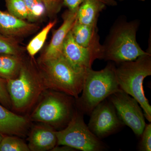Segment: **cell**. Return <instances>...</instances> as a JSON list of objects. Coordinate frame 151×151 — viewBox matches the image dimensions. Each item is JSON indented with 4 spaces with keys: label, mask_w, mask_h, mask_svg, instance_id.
<instances>
[{
    "label": "cell",
    "mask_w": 151,
    "mask_h": 151,
    "mask_svg": "<svg viewBox=\"0 0 151 151\" xmlns=\"http://www.w3.org/2000/svg\"><path fill=\"white\" fill-rule=\"evenodd\" d=\"M140 25L138 20L128 21L120 17L115 21L103 45L102 59L116 64L135 60L147 54L137 40V33Z\"/></svg>",
    "instance_id": "6da1fadb"
},
{
    "label": "cell",
    "mask_w": 151,
    "mask_h": 151,
    "mask_svg": "<svg viewBox=\"0 0 151 151\" xmlns=\"http://www.w3.org/2000/svg\"><path fill=\"white\" fill-rule=\"evenodd\" d=\"M147 54L132 61L119 63L115 66L116 79L122 91L134 98L143 109L145 118L151 122V106L143 88L145 78L151 75V47Z\"/></svg>",
    "instance_id": "7a4b0ae2"
},
{
    "label": "cell",
    "mask_w": 151,
    "mask_h": 151,
    "mask_svg": "<svg viewBox=\"0 0 151 151\" xmlns=\"http://www.w3.org/2000/svg\"><path fill=\"white\" fill-rule=\"evenodd\" d=\"M41 77L45 89L63 92L77 99L83 89L86 72L74 69L62 55L39 63Z\"/></svg>",
    "instance_id": "3957f363"
},
{
    "label": "cell",
    "mask_w": 151,
    "mask_h": 151,
    "mask_svg": "<svg viewBox=\"0 0 151 151\" xmlns=\"http://www.w3.org/2000/svg\"><path fill=\"white\" fill-rule=\"evenodd\" d=\"M115 69V65L109 63L101 70H86L81 95L75 99L76 108L81 113L90 115L99 103L121 90Z\"/></svg>",
    "instance_id": "277c9868"
},
{
    "label": "cell",
    "mask_w": 151,
    "mask_h": 151,
    "mask_svg": "<svg viewBox=\"0 0 151 151\" xmlns=\"http://www.w3.org/2000/svg\"><path fill=\"white\" fill-rule=\"evenodd\" d=\"M12 105L17 111L30 107L45 89L40 72L23 63L15 78L6 80Z\"/></svg>",
    "instance_id": "5b68a950"
},
{
    "label": "cell",
    "mask_w": 151,
    "mask_h": 151,
    "mask_svg": "<svg viewBox=\"0 0 151 151\" xmlns=\"http://www.w3.org/2000/svg\"><path fill=\"white\" fill-rule=\"evenodd\" d=\"M75 98L54 91L46 94L33 112L32 119L52 127L64 129L73 116Z\"/></svg>",
    "instance_id": "8992f818"
},
{
    "label": "cell",
    "mask_w": 151,
    "mask_h": 151,
    "mask_svg": "<svg viewBox=\"0 0 151 151\" xmlns=\"http://www.w3.org/2000/svg\"><path fill=\"white\" fill-rule=\"evenodd\" d=\"M83 114L76 108L67 126L56 131V146L66 145L83 151L106 150L108 146L89 129Z\"/></svg>",
    "instance_id": "52a82bcc"
},
{
    "label": "cell",
    "mask_w": 151,
    "mask_h": 151,
    "mask_svg": "<svg viewBox=\"0 0 151 151\" xmlns=\"http://www.w3.org/2000/svg\"><path fill=\"white\" fill-rule=\"evenodd\" d=\"M108 99L113 103L125 126L140 137L146 124L142 109L137 101L122 90L112 94Z\"/></svg>",
    "instance_id": "ba28073f"
},
{
    "label": "cell",
    "mask_w": 151,
    "mask_h": 151,
    "mask_svg": "<svg viewBox=\"0 0 151 151\" xmlns=\"http://www.w3.org/2000/svg\"><path fill=\"white\" fill-rule=\"evenodd\" d=\"M89 115L87 126L100 139L113 134L125 126L108 98L97 105Z\"/></svg>",
    "instance_id": "9c48e42d"
},
{
    "label": "cell",
    "mask_w": 151,
    "mask_h": 151,
    "mask_svg": "<svg viewBox=\"0 0 151 151\" xmlns=\"http://www.w3.org/2000/svg\"><path fill=\"white\" fill-rule=\"evenodd\" d=\"M62 55L74 69L85 72L92 68L95 60L102 59L103 45L100 44L88 47L81 46L74 40L70 30L63 42Z\"/></svg>",
    "instance_id": "30bf717a"
},
{
    "label": "cell",
    "mask_w": 151,
    "mask_h": 151,
    "mask_svg": "<svg viewBox=\"0 0 151 151\" xmlns=\"http://www.w3.org/2000/svg\"><path fill=\"white\" fill-rule=\"evenodd\" d=\"M63 22L55 31L49 45L40 60H45L56 57L62 55L63 42L68 33L70 32L76 20V11L68 10L63 14Z\"/></svg>",
    "instance_id": "8fae6325"
},
{
    "label": "cell",
    "mask_w": 151,
    "mask_h": 151,
    "mask_svg": "<svg viewBox=\"0 0 151 151\" xmlns=\"http://www.w3.org/2000/svg\"><path fill=\"white\" fill-rule=\"evenodd\" d=\"M39 29L37 25L0 9V33L2 34L17 39L31 34Z\"/></svg>",
    "instance_id": "7c38bea8"
},
{
    "label": "cell",
    "mask_w": 151,
    "mask_h": 151,
    "mask_svg": "<svg viewBox=\"0 0 151 151\" xmlns=\"http://www.w3.org/2000/svg\"><path fill=\"white\" fill-rule=\"evenodd\" d=\"M56 132L50 126L41 125L34 127L29 139L28 146L30 151L52 150L57 144Z\"/></svg>",
    "instance_id": "4fadbf2b"
},
{
    "label": "cell",
    "mask_w": 151,
    "mask_h": 151,
    "mask_svg": "<svg viewBox=\"0 0 151 151\" xmlns=\"http://www.w3.org/2000/svg\"><path fill=\"white\" fill-rule=\"evenodd\" d=\"M27 124L25 118L9 111L0 103V133L4 136L21 134Z\"/></svg>",
    "instance_id": "5bb4252c"
},
{
    "label": "cell",
    "mask_w": 151,
    "mask_h": 151,
    "mask_svg": "<svg viewBox=\"0 0 151 151\" xmlns=\"http://www.w3.org/2000/svg\"><path fill=\"white\" fill-rule=\"evenodd\" d=\"M106 6L105 4L98 0H86L76 10V21L87 25L97 24L100 13Z\"/></svg>",
    "instance_id": "9a60e30c"
},
{
    "label": "cell",
    "mask_w": 151,
    "mask_h": 151,
    "mask_svg": "<svg viewBox=\"0 0 151 151\" xmlns=\"http://www.w3.org/2000/svg\"><path fill=\"white\" fill-rule=\"evenodd\" d=\"M71 32L74 40L81 46L88 47L100 44L97 24L87 25L76 20Z\"/></svg>",
    "instance_id": "2e32d148"
},
{
    "label": "cell",
    "mask_w": 151,
    "mask_h": 151,
    "mask_svg": "<svg viewBox=\"0 0 151 151\" xmlns=\"http://www.w3.org/2000/svg\"><path fill=\"white\" fill-rule=\"evenodd\" d=\"M22 64L21 56L0 54V78L5 80L15 78Z\"/></svg>",
    "instance_id": "e0dca14e"
},
{
    "label": "cell",
    "mask_w": 151,
    "mask_h": 151,
    "mask_svg": "<svg viewBox=\"0 0 151 151\" xmlns=\"http://www.w3.org/2000/svg\"><path fill=\"white\" fill-rule=\"evenodd\" d=\"M56 23V20L50 22L37 35L29 42L26 48L30 56H34L41 49L45 43L48 34Z\"/></svg>",
    "instance_id": "ac0fdd59"
},
{
    "label": "cell",
    "mask_w": 151,
    "mask_h": 151,
    "mask_svg": "<svg viewBox=\"0 0 151 151\" xmlns=\"http://www.w3.org/2000/svg\"><path fill=\"white\" fill-rule=\"evenodd\" d=\"M8 12L18 18L32 22L28 8L22 0H4Z\"/></svg>",
    "instance_id": "d6986e66"
},
{
    "label": "cell",
    "mask_w": 151,
    "mask_h": 151,
    "mask_svg": "<svg viewBox=\"0 0 151 151\" xmlns=\"http://www.w3.org/2000/svg\"><path fill=\"white\" fill-rule=\"evenodd\" d=\"M22 50L17 39L0 33V54L21 56Z\"/></svg>",
    "instance_id": "ffe728a7"
},
{
    "label": "cell",
    "mask_w": 151,
    "mask_h": 151,
    "mask_svg": "<svg viewBox=\"0 0 151 151\" xmlns=\"http://www.w3.org/2000/svg\"><path fill=\"white\" fill-rule=\"evenodd\" d=\"M28 146L15 137L5 135L0 143V151H29Z\"/></svg>",
    "instance_id": "44dd1931"
},
{
    "label": "cell",
    "mask_w": 151,
    "mask_h": 151,
    "mask_svg": "<svg viewBox=\"0 0 151 151\" xmlns=\"http://www.w3.org/2000/svg\"><path fill=\"white\" fill-rule=\"evenodd\" d=\"M27 6L31 15L32 22L42 17L46 12L42 0H22Z\"/></svg>",
    "instance_id": "7402d4cb"
},
{
    "label": "cell",
    "mask_w": 151,
    "mask_h": 151,
    "mask_svg": "<svg viewBox=\"0 0 151 151\" xmlns=\"http://www.w3.org/2000/svg\"><path fill=\"white\" fill-rule=\"evenodd\" d=\"M141 137L139 150L151 151V124H146L145 128L140 136Z\"/></svg>",
    "instance_id": "603a6c76"
},
{
    "label": "cell",
    "mask_w": 151,
    "mask_h": 151,
    "mask_svg": "<svg viewBox=\"0 0 151 151\" xmlns=\"http://www.w3.org/2000/svg\"><path fill=\"white\" fill-rule=\"evenodd\" d=\"M86 0H62L63 4L66 6L68 10L72 12L77 10L78 7L80 4ZM105 4L106 6H115L117 5L116 0H98Z\"/></svg>",
    "instance_id": "cb8c5ba5"
},
{
    "label": "cell",
    "mask_w": 151,
    "mask_h": 151,
    "mask_svg": "<svg viewBox=\"0 0 151 151\" xmlns=\"http://www.w3.org/2000/svg\"><path fill=\"white\" fill-rule=\"evenodd\" d=\"M0 103L6 108H12V103L6 87V80L0 78Z\"/></svg>",
    "instance_id": "d4e9b609"
},
{
    "label": "cell",
    "mask_w": 151,
    "mask_h": 151,
    "mask_svg": "<svg viewBox=\"0 0 151 151\" xmlns=\"http://www.w3.org/2000/svg\"><path fill=\"white\" fill-rule=\"evenodd\" d=\"M45 6L46 12L51 16L55 15L61 9L62 0H42Z\"/></svg>",
    "instance_id": "484cf974"
},
{
    "label": "cell",
    "mask_w": 151,
    "mask_h": 151,
    "mask_svg": "<svg viewBox=\"0 0 151 151\" xmlns=\"http://www.w3.org/2000/svg\"><path fill=\"white\" fill-rule=\"evenodd\" d=\"M4 135L0 133V143H1V142L3 138H4Z\"/></svg>",
    "instance_id": "4316f807"
},
{
    "label": "cell",
    "mask_w": 151,
    "mask_h": 151,
    "mask_svg": "<svg viewBox=\"0 0 151 151\" xmlns=\"http://www.w3.org/2000/svg\"><path fill=\"white\" fill-rule=\"evenodd\" d=\"M139 1H145V0H139Z\"/></svg>",
    "instance_id": "83f0119b"
},
{
    "label": "cell",
    "mask_w": 151,
    "mask_h": 151,
    "mask_svg": "<svg viewBox=\"0 0 151 151\" xmlns=\"http://www.w3.org/2000/svg\"><path fill=\"white\" fill-rule=\"evenodd\" d=\"M116 1H124V0H116Z\"/></svg>",
    "instance_id": "f1b7e54d"
}]
</instances>
